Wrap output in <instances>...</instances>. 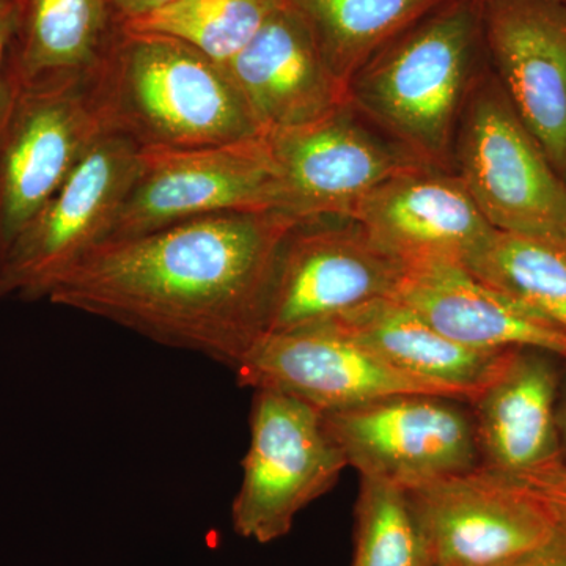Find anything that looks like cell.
<instances>
[{
  "instance_id": "obj_19",
  "label": "cell",
  "mask_w": 566,
  "mask_h": 566,
  "mask_svg": "<svg viewBox=\"0 0 566 566\" xmlns=\"http://www.w3.org/2000/svg\"><path fill=\"white\" fill-rule=\"evenodd\" d=\"M323 323L370 349L401 374L436 386L465 403L509 352H486L458 344L394 297L370 301Z\"/></svg>"
},
{
  "instance_id": "obj_28",
  "label": "cell",
  "mask_w": 566,
  "mask_h": 566,
  "mask_svg": "<svg viewBox=\"0 0 566 566\" xmlns=\"http://www.w3.org/2000/svg\"><path fill=\"white\" fill-rule=\"evenodd\" d=\"M109 2L114 13L120 17L122 22H125L150 13L153 10L161 9L164 6H169L175 0H109Z\"/></svg>"
},
{
  "instance_id": "obj_10",
  "label": "cell",
  "mask_w": 566,
  "mask_h": 566,
  "mask_svg": "<svg viewBox=\"0 0 566 566\" xmlns=\"http://www.w3.org/2000/svg\"><path fill=\"white\" fill-rule=\"evenodd\" d=\"M264 136L281 178L283 212L301 222L349 219L379 185L424 166L349 103L311 125Z\"/></svg>"
},
{
  "instance_id": "obj_8",
  "label": "cell",
  "mask_w": 566,
  "mask_h": 566,
  "mask_svg": "<svg viewBox=\"0 0 566 566\" xmlns=\"http://www.w3.org/2000/svg\"><path fill=\"white\" fill-rule=\"evenodd\" d=\"M140 161L136 142L107 129L3 256L2 293L46 297L63 273L107 241Z\"/></svg>"
},
{
  "instance_id": "obj_21",
  "label": "cell",
  "mask_w": 566,
  "mask_h": 566,
  "mask_svg": "<svg viewBox=\"0 0 566 566\" xmlns=\"http://www.w3.org/2000/svg\"><path fill=\"white\" fill-rule=\"evenodd\" d=\"M314 33L324 62L348 92L365 63L449 0H289Z\"/></svg>"
},
{
  "instance_id": "obj_24",
  "label": "cell",
  "mask_w": 566,
  "mask_h": 566,
  "mask_svg": "<svg viewBox=\"0 0 566 566\" xmlns=\"http://www.w3.org/2000/svg\"><path fill=\"white\" fill-rule=\"evenodd\" d=\"M353 566H430L405 488L363 476Z\"/></svg>"
},
{
  "instance_id": "obj_29",
  "label": "cell",
  "mask_w": 566,
  "mask_h": 566,
  "mask_svg": "<svg viewBox=\"0 0 566 566\" xmlns=\"http://www.w3.org/2000/svg\"><path fill=\"white\" fill-rule=\"evenodd\" d=\"M557 428H558V436H560L562 452H564V460H565V457H566V360H565V370L562 371L560 394H558Z\"/></svg>"
},
{
  "instance_id": "obj_18",
  "label": "cell",
  "mask_w": 566,
  "mask_h": 566,
  "mask_svg": "<svg viewBox=\"0 0 566 566\" xmlns=\"http://www.w3.org/2000/svg\"><path fill=\"white\" fill-rule=\"evenodd\" d=\"M458 344L486 352L536 349L566 360V333L450 263L409 268L392 294Z\"/></svg>"
},
{
  "instance_id": "obj_23",
  "label": "cell",
  "mask_w": 566,
  "mask_h": 566,
  "mask_svg": "<svg viewBox=\"0 0 566 566\" xmlns=\"http://www.w3.org/2000/svg\"><path fill=\"white\" fill-rule=\"evenodd\" d=\"M465 270L566 333V249L495 232Z\"/></svg>"
},
{
  "instance_id": "obj_16",
  "label": "cell",
  "mask_w": 566,
  "mask_h": 566,
  "mask_svg": "<svg viewBox=\"0 0 566 566\" xmlns=\"http://www.w3.org/2000/svg\"><path fill=\"white\" fill-rule=\"evenodd\" d=\"M226 71L263 134L311 125L348 103L307 22L289 0L268 18Z\"/></svg>"
},
{
  "instance_id": "obj_2",
  "label": "cell",
  "mask_w": 566,
  "mask_h": 566,
  "mask_svg": "<svg viewBox=\"0 0 566 566\" xmlns=\"http://www.w3.org/2000/svg\"><path fill=\"white\" fill-rule=\"evenodd\" d=\"M485 63L483 0H449L354 74L348 103L424 166L453 172L458 125Z\"/></svg>"
},
{
  "instance_id": "obj_31",
  "label": "cell",
  "mask_w": 566,
  "mask_h": 566,
  "mask_svg": "<svg viewBox=\"0 0 566 566\" xmlns=\"http://www.w3.org/2000/svg\"><path fill=\"white\" fill-rule=\"evenodd\" d=\"M0 296H3L2 289H0Z\"/></svg>"
},
{
  "instance_id": "obj_5",
  "label": "cell",
  "mask_w": 566,
  "mask_h": 566,
  "mask_svg": "<svg viewBox=\"0 0 566 566\" xmlns=\"http://www.w3.org/2000/svg\"><path fill=\"white\" fill-rule=\"evenodd\" d=\"M345 468L323 411L292 395L253 390L251 442L232 506L234 532L262 545L290 534L296 516L333 490Z\"/></svg>"
},
{
  "instance_id": "obj_13",
  "label": "cell",
  "mask_w": 566,
  "mask_h": 566,
  "mask_svg": "<svg viewBox=\"0 0 566 566\" xmlns=\"http://www.w3.org/2000/svg\"><path fill=\"white\" fill-rule=\"evenodd\" d=\"M233 370L241 386L292 395L323 412L392 395L449 397L436 386L401 374L326 323L260 335Z\"/></svg>"
},
{
  "instance_id": "obj_15",
  "label": "cell",
  "mask_w": 566,
  "mask_h": 566,
  "mask_svg": "<svg viewBox=\"0 0 566 566\" xmlns=\"http://www.w3.org/2000/svg\"><path fill=\"white\" fill-rule=\"evenodd\" d=\"M488 63L566 186V6L483 0Z\"/></svg>"
},
{
  "instance_id": "obj_26",
  "label": "cell",
  "mask_w": 566,
  "mask_h": 566,
  "mask_svg": "<svg viewBox=\"0 0 566 566\" xmlns=\"http://www.w3.org/2000/svg\"><path fill=\"white\" fill-rule=\"evenodd\" d=\"M502 475V474H501ZM524 488L542 504L553 512V515L566 526V461L526 472L520 475H505Z\"/></svg>"
},
{
  "instance_id": "obj_4",
  "label": "cell",
  "mask_w": 566,
  "mask_h": 566,
  "mask_svg": "<svg viewBox=\"0 0 566 566\" xmlns=\"http://www.w3.org/2000/svg\"><path fill=\"white\" fill-rule=\"evenodd\" d=\"M453 172L497 232L566 249V186L491 70L482 66L458 125Z\"/></svg>"
},
{
  "instance_id": "obj_17",
  "label": "cell",
  "mask_w": 566,
  "mask_h": 566,
  "mask_svg": "<svg viewBox=\"0 0 566 566\" xmlns=\"http://www.w3.org/2000/svg\"><path fill=\"white\" fill-rule=\"evenodd\" d=\"M556 359L536 349H509L469 401L482 468L520 475L564 461L557 428L562 371Z\"/></svg>"
},
{
  "instance_id": "obj_25",
  "label": "cell",
  "mask_w": 566,
  "mask_h": 566,
  "mask_svg": "<svg viewBox=\"0 0 566 566\" xmlns=\"http://www.w3.org/2000/svg\"><path fill=\"white\" fill-rule=\"evenodd\" d=\"M22 0H0V136L21 93L17 55H11L21 25Z\"/></svg>"
},
{
  "instance_id": "obj_7",
  "label": "cell",
  "mask_w": 566,
  "mask_h": 566,
  "mask_svg": "<svg viewBox=\"0 0 566 566\" xmlns=\"http://www.w3.org/2000/svg\"><path fill=\"white\" fill-rule=\"evenodd\" d=\"M106 132L92 74L21 88L0 136V262Z\"/></svg>"
},
{
  "instance_id": "obj_11",
  "label": "cell",
  "mask_w": 566,
  "mask_h": 566,
  "mask_svg": "<svg viewBox=\"0 0 566 566\" xmlns=\"http://www.w3.org/2000/svg\"><path fill=\"white\" fill-rule=\"evenodd\" d=\"M406 494L430 566H499L560 527L538 499L482 465Z\"/></svg>"
},
{
  "instance_id": "obj_1",
  "label": "cell",
  "mask_w": 566,
  "mask_h": 566,
  "mask_svg": "<svg viewBox=\"0 0 566 566\" xmlns=\"http://www.w3.org/2000/svg\"><path fill=\"white\" fill-rule=\"evenodd\" d=\"M301 223L282 211L222 212L107 240L46 297L234 368L263 334L275 264Z\"/></svg>"
},
{
  "instance_id": "obj_3",
  "label": "cell",
  "mask_w": 566,
  "mask_h": 566,
  "mask_svg": "<svg viewBox=\"0 0 566 566\" xmlns=\"http://www.w3.org/2000/svg\"><path fill=\"white\" fill-rule=\"evenodd\" d=\"M92 87L107 129L140 150H191L262 136L223 66L188 44L126 31Z\"/></svg>"
},
{
  "instance_id": "obj_30",
  "label": "cell",
  "mask_w": 566,
  "mask_h": 566,
  "mask_svg": "<svg viewBox=\"0 0 566 566\" xmlns=\"http://www.w3.org/2000/svg\"><path fill=\"white\" fill-rule=\"evenodd\" d=\"M554 2L562 3V6H566V0H554Z\"/></svg>"
},
{
  "instance_id": "obj_27",
  "label": "cell",
  "mask_w": 566,
  "mask_h": 566,
  "mask_svg": "<svg viewBox=\"0 0 566 566\" xmlns=\"http://www.w3.org/2000/svg\"><path fill=\"white\" fill-rule=\"evenodd\" d=\"M499 566H566V526L560 527L542 545L532 547Z\"/></svg>"
},
{
  "instance_id": "obj_6",
  "label": "cell",
  "mask_w": 566,
  "mask_h": 566,
  "mask_svg": "<svg viewBox=\"0 0 566 566\" xmlns=\"http://www.w3.org/2000/svg\"><path fill=\"white\" fill-rule=\"evenodd\" d=\"M237 211L283 212L281 178L264 134L191 150H142L139 174L107 240Z\"/></svg>"
},
{
  "instance_id": "obj_14",
  "label": "cell",
  "mask_w": 566,
  "mask_h": 566,
  "mask_svg": "<svg viewBox=\"0 0 566 566\" xmlns=\"http://www.w3.org/2000/svg\"><path fill=\"white\" fill-rule=\"evenodd\" d=\"M349 219L405 270L433 263L468 268L497 232L455 172L428 166L379 185Z\"/></svg>"
},
{
  "instance_id": "obj_9",
  "label": "cell",
  "mask_w": 566,
  "mask_h": 566,
  "mask_svg": "<svg viewBox=\"0 0 566 566\" xmlns=\"http://www.w3.org/2000/svg\"><path fill=\"white\" fill-rule=\"evenodd\" d=\"M464 403L442 395H392L324 412V422L360 476L409 490L479 468L474 419Z\"/></svg>"
},
{
  "instance_id": "obj_20",
  "label": "cell",
  "mask_w": 566,
  "mask_h": 566,
  "mask_svg": "<svg viewBox=\"0 0 566 566\" xmlns=\"http://www.w3.org/2000/svg\"><path fill=\"white\" fill-rule=\"evenodd\" d=\"M109 0H22L17 50L21 87L91 76L103 62Z\"/></svg>"
},
{
  "instance_id": "obj_12",
  "label": "cell",
  "mask_w": 566,
  "mask_h": 566,
  "mask_svg": "<svg viewBox=\"0 0 566 566\" xmlns=\"http://www.w3.org/2000/svg\"><path fill=\"white\" fill-rule=\"evenodd\" d=\"M405 271L352 219L301 223L275 264L263 334L292 333L390 297Z\"/></svg>"
},
{
  "instance_id": "obj_22",
  "label": "cell",
  "mask_w": 566,
  "mask_h": 566,
  "mask_svg": "<svg viewBox=\"0 0 566 566\" xmlns=\"http://www.w3.org/2000/svg\"><path fill=\"white\" fill-rule=\"evenodd\" d=\"M285 0H175L122 22L129 32L181 41L226 69Z\"/></svg>"
}]
</instances>
